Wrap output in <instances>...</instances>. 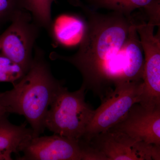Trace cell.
Segmentation results:
<instances>
[{"label": "cell", "instance_id": "9a60e30c", "mask_svg": "<svg viewBox=\"0 0 160 160\" xmlns=\"http://www.w3.org/2000/svg\"><path fill=\"white\" fill-rule=\"evenodd\" d=\"M24 10H27L26 0H0V26Z\"/></svg>", "mask_w": 160, "mask_h": 160}, {"label": "cell", "instance_id": "5b68a950", "mask_svg": "<svg viewBox=\"0 0 160 160\" xmlns=\"http://www.w3.org/2000/svg\"><path fill=\"white\" fill-rule=\"evenodd\" d=\"M103 160H160V146L147 144L122 132L110 129L82 138Z\"/></svg>", "mask_w": 160, "mask_h": 160}, {"label": "cell", "instance_id": "ba28073f", "mask_svg": "<svg viewBox=\"0 0 160 160\" xmlns=\"http://www.w3.org/2000/svg\"><path fill=\"white\" fill-rule=\"evenodd\" d=\"M18 160H84L80 141L54 134L32 137L21 146Z\"/></svg>", "mask_w": 160, "mask_h": 160}, {"label": "cell", "instance_id": "5bb4252c", "mask_svg": "<svg viewBox=\"0 0 160 160\" xmlns=\"http://www.w3.org/2000/svg\"><path fill=\"white\" fill-rule=\"evenodd\" d=\"M26 73L25 69L18 64L0 55V82H10L13 86Z\"/></svg>", "mask_w": 160, "mask_h": 160}, {"label": "cell", "instance_id": "2e32d148", "mask_svg": "<svg viewBox=\"0 0 160 160\" xmlns=\"http://www.w3.org/2000/svg\"><path fill=\"white\" fill-rule=\"evenodd\" d=\"M145 13L148 17V22L155 26H160V1L152 0L151 2L143 7Z\"/></svg>", "mask_w": 160, "mask_h": 160}, {"label": "cell", "instance_id": "3957f363", "mask_svg": "<svg viewBox=\"0 0 160 160\" xmlns=\"http://www.w3.org/2000/svg\"><path fill=\"white\" fill-rule=\"evenodd\" d=\"M86 89L70 92L63 86L49 106L44 126L54 134L81 140L94 110L85 101Z\"/></svg>", "mask_w": 160, "mask_h": 160}, {"label": "cell", "instance_id": "4fadbf2b", "mask_svg": "<svg viewBox=\"0 0 160 160\" xmlns=\"http://www.w3.org/2000/svg\"><path fill=\"white\" fill-rule=\"evenodd\" d=\"M55 0H26V10L41 28L49 30L51 25V9Z\"/></svg>", "mask_w": 160, "mask_h": 160}, {"label": "cell", "instance_id": "e0dca14e", "mask_svg": "<svg viewBox=\"0 0 160 160\" xmlns=\"http://www.w3.org/2000/svg\"><path fill=\"white\" fill-rule=\"evenodd\" d=\"M9 113L7 112V110L6 107L2 103V100L1 99V92H0V118L3 116L8 115Z\"/></svg>", "mask_w": 160, "mask_h": 160}, {"label": "cell", "instance_id": "9c48e42d", "mask_svg": "<svg viewBox=\"0 0 160 160\" xmlns=\"http://www.w3.org/2000/svg\"><path fill=\"white\" fill-rule=\"evenodd\" d=\"M111 129L122 132L138 141L160 146V108L148 109L136 103Z\"/></svg>", "mask_w": 160, "mask_h": 160}, {"label": "cell", "instance_id": "277c9868", "mask_svg": "<svg viewBox=\"0 0 160 160\" xmlns=\"http://www.w3.org/2000/svg\"><path fill=\"white\" fill-rule=\"evenodd\" d=\"M143 86L142 80L117 86L94 110L82 138H88L107 131L120 122L134 104L140 103Z\"/></svg>", "mask_w": 160, "mask_h": 160}, {"label": "cell", "instance_id": "52a82bcc", "mask_svg": "<svg viewBox=\"0 0 160 160\" xmlns=\"http://www.w3.org/2000/svg\"><path fill=\"white\" fill-rule=\"evenodd\" d=\"M152 23L136 26L144 54L143 89L139 104L148 109L160 108V35Z\"/></svg>", "mask_w": 160, "mask_h": 160}, {"label": "cell", "instance_id": "7c38bea8", "mask_svg": "<svg viewBox=\"0 0 160 160\" xmlns=\"http://www.w3.org/2000/svg\"><path fill=\"white\" fill-rule=\"evenodd\" d=\"M152 0H86L94 9H108L127 17L132 12L143 8Z\"/></svg>", "mask_w": 160, "mask_h": 160}, {"label": "cell", "instance_id": "8992f818", "mask_svg": "<svg viewBox=\"0 0 160 160\" xmlns=\"http://www.w3.org/2000/svg\"><path fill=\"white\" fill-rule=\"evenodd\" d=\"M10 22V26L0 35V55L18 63L27 72L42 28L27 10L21 12Z\"/></svg>", "mask_w": 160, "mask_h": 160}, {"label": "cell", "instance_id": "30bf717a", "mask_svg": "<svg viewBox=\"0 0 160 160\" xmlns=\"http://www.w3.org/2000/svg\"><path fill=\"white\" fill-rule=\"evenodd\" d=\"M7 116L0 118V160H12V153L18 154L21 146L33 137L32 129L26 127V123L13 125Z\"/></svg>", "mask_w": 160, "mask_h": 160}, {"label": "cell", "instance_id": "7a4b0ae2", "mask_svg": "<svg viewBox=\"0 0 160 160\" xmlns=\"http://www.w3.org/2000/svg\"><path fill=\"white\" fill-rule=\"evenodd\" d=\"M34 52L26 74L11 90L1 92V98L8 113L25 117L31 126L33 137H36L46 129V113L63 84L53 76L42 49L35 46Z\"/></svg>", "mask_w": 160, "mask_h": 160}, {"label": "cell", "instance_id": "8fae6325", "mask_svg": "<svg viewBox=\"0 0 160 160\" xmlns=\"http://www.w3.org/2000/svg\"><path fill=\"white\" fill-rule=\"evenodd\" d=\"M86 29V21L78 16L64 14L52 20L49 31L53 40L63 46L79 45Z\"/></svg>", "mask_w": 160, "mask_h": 160}, {"label": "cell", "instance_id": "6da1fadb", "mask_svg": "<svg viewBox=\"0 0 160 160\" xmlns=\"http://www.w3.org/2000/svg\"><path fill=\"white\" fill-rule=\"evenodd\" d=\"M71 4L80 7L86 16V29L78 51L72 55L51 52L52 60L68 62L79 71L82 86L101 100L124 83L136 82L142 77V62L126 40L132 26L137 22L132 16L118 12L102 14L80 0Z\"/></svg>", "mask_w": 160, "mask_h": 160}]
</instances>
